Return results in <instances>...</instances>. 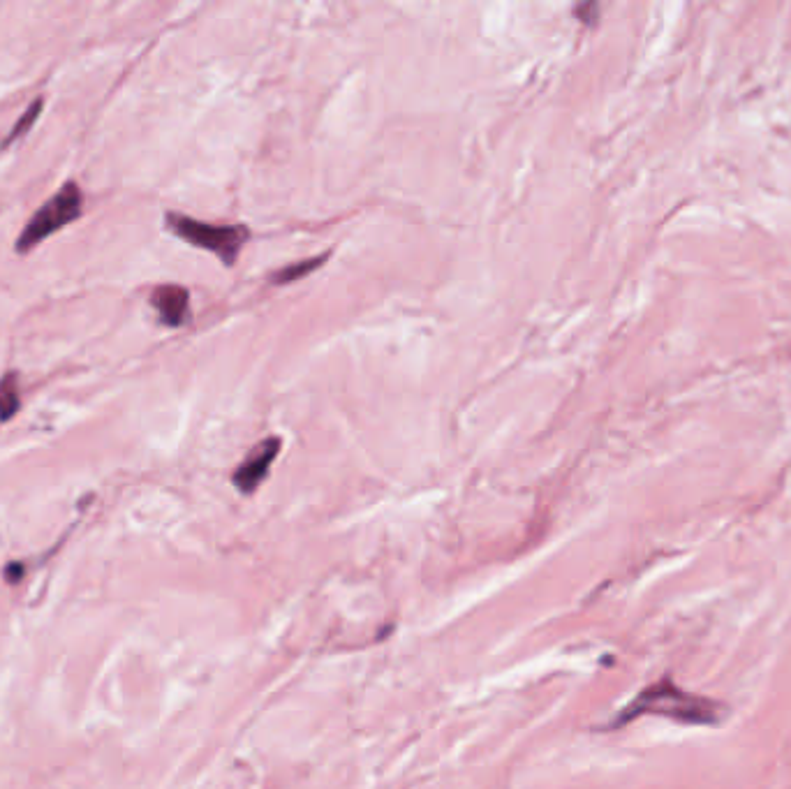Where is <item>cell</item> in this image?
<instances>
[{
    "label": "cell",
    "mask_w": 791,
    "mask_h": 789,
    "mask_svg": "<svg viewBox=\"0 0 791 789\" xmlns=\"http://www.w3.org/2000/svg\"><path fill=\"white\" fill-rule=\"evenodd\" d=\"M722 704L713 699L692 695L680 690L669 676L643 688L623 711L616 715L611 727H623L627 722L641 718V715H660L683 725H717L720 722Z\"/></svg>",
    "instance_id": "6da1fadb"
},
{
    "label": "cell",
    "mask_w": 791,
    "mask_h": 789,
    "mask_svg": "<svg viewBox=\"0 0 791 789\" xmlns=\"http://www.w3.org/2000/svg\"><path fill=\"white\" fill-rule=\"evenodd\" d=\"M167 227L176 237L192 243V246L211 250L227 267H232L241 248L250 239L246 225H209L202 220L181 216V213H167Z\"/></svg>",
    "instance_id": "7a4b0ae2"
},
{
    "label": "cell",
    "mask_w": 791,
    "mask_h": 789,
    "mask_svg": "<svg viewBox=\"0 0 791 789\" xmlns=\"http://www.w3.org/2000/svg\"><path fill=\"white\" fill-rule=\"evenodd\" d=\"M81 204H84V197H81V190L77 183H65L61 188V193L56 197H51L42 209L35 213V216L28 220V225L21 232V237L17 239L19 253H26L38 246L40 241H44L49 234H54L61 230V227L70 225L72 220H77L81 216Z\"/></svg>",
    "instance_id": "3957f363"
},
{
    "label": "cell",
    "mask_w": 791,
    "mask_h": 789,
    "mask_svg": "<svg viewBox=\"0 0 791 789\" xmlns=\"http://www.w3.org/2000/svg\"><path fill=\"white\" fill-rule=\"evenodd\" d=\"M280 452V438H269V440H262L260 445H257L253 452H250L246 459L239 468L234 470L232 475V482L236 489L241 493H255L257 486H260L266 475H269V470L273 466V461H276V456Z\"/></svg>",
    "instance_id": "277c9868"
},
{
    "label": "cell",
    "mask_w": 791,
    "mask_h": 789,
    "mask_svg": "<svg viewBox=\"0 0 791 789\" xmlns=\"http://www.w3.org/2000/svg\"><path fill=\"white\" fill-rule=\"evenodd\" d=\"M151 304L167 327H181V324H186L190 313V294L186 287L181 285L155 287L151 294Z\"/></svg>",
    "instance_id": "5b68a950"
},
{
    "label": "cell",
    "mask_w": 791,
    "mask_h": 789,
    "mask_svg": "<svg viewBox=\"0 0 791 789\" xmlns=\"http://www.w3.org/2000/svg\"><path fill=\"white\" fill-rule=\"evenodd\" d=\"M21 398H19V378L17 373H7L0 380V422H10V419L19 412Z\"/></svg>",
    "instance_id": "8992f818"
},
{
    "label": "cell",
    "mask_w": 791,
    "mask_h": 789,
    "mask_svg": "<svg viewBox=\"0 0 791 789\" xmlns=\"http://www.w3.org/2000/svg\"><path fill=\"white\" fill-rule=\"evenodd\" d=\"M324 260H327V255H317V257H310V260H303V262H294L290 267L280 269L276 276H273V283L276 285H283V283H294V280H299L303 276L313 274L317 267H322Z\"/></svg>",
    "instance_id": "52a82bcc"
},
{
    "label": "cell",
    "mask_w": 791,
    "mask_h": 789,
    "mask_svg": "<svg viewBox=\"0 0 791 789\" xmlns=\"http://www.w3.org/2000/svg\"><path fill=\"white\" fill-rule=\"evenodd\" d=\"M40 112H42V100H35V102H33V105H31V107H28V109H26V114H24V116H21V119H19V123H17V125H14V128H12V132H10V135H7V139H5V142H3V146H7V144H12V142H14V139H19V137H24V135H26V132H28V130H31V125H33L35 121H38V116H40Z\"/></svg>",
    "instance_id": "ba28073f"
},
{
    "label": "cell",
    "mask_w": 791,
    "mask_h": 789,
    "mask_svg": "<svg viewBox=\"0 0 791 789\" xmlns=\"http://www.w3.org/2000/svg\"><path fill=\"white\" fill-rule=\"evenodd\" d=\"M597 12H600V7H597L595 3H586V5L576 7V17H579L581 21H586V24H588V14H597ZM590 24H595L593 17H590Z\"/></svg>",
    "instance_id": "9c48e42d"
}]
</instances>
